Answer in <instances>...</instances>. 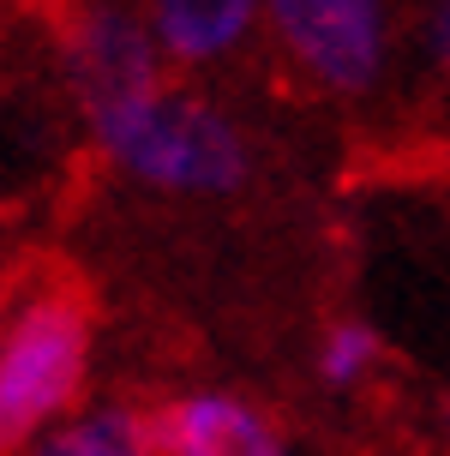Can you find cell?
<instances>
[{"instance_id":"1","label":"cell","mask_w":450,"mask_h":456,"mask_svg":"<svg viewBox=\"0 0 450 456\" xmlns=\"http://www.w3.org/2000/svg\"><path fill=\"white\" fill-rule=\"evenodd\" d=\"M96 138L127 175L175 192H234L247 181V144L217 109L180 91H144L90 114Z\"/></svg>"},{"instance_id":"2","label":"cell","mask_w":450,"mask_h":456,"mask_svg":"<svg viewBox=\"0 0 450 456\" xmlns=\"http://www.w3.org/2000/svg\"><path fill=\"white\" fill-rule=\"evenodd\" d=\"M90 300L78 282H48L0 330V456H19L24 438L61 414L85 385Z\"/></svg>"},{"instance_id":"3","label":"cell","mask_w":450,"mask_h":456,"mask_svg":"<svg viewBox=\"0 0 450 456\" xmlns=\"http://www.w3.org/2000/svg\"><path fill=\"white\" fill-rule=\"evenodd\" d=\"M270 24L324 91H366L384 67L379 0H270Z\"/></svg>"},{"instance_id":"4","label":"cell","mask_w":450,"mask_h":456,"mask_svg":"<svg viewBox=\"0 0 450 456\" xmlns=\"http://www.w3.org/2000/svg\"><path fill=\"white\" fill-rule=\"evenodd\" d=\"M138 456H282V438L234 396H180L133 414Z\"/></svg>"},{"instance_id":"5","label":"cell","mask_w":450,"mask_h":456,"mask_svg":"<svg viewBox=\"0 0 450 456\" xmlns=\"http://www.w3.org/2000/svg\"><path fill=\"white\" fill-rule=\"evenodd\" d=\"M157 30L127 12V6H90L72 24V78L85 91L90 114L109 109V102H127V96H144L162 85L157 67Z\"/></svg>"},{"instance_id":"6","label":"cell","mask_w":450,"mask_h":456,"mask_svg":"<svg viewBox=\"0 0 450 456\" xmlns=\"http://www.w3.org/2000/svg\"><path fill=\"white\" fill-rule=\"evenodd\" d=\"M252 12H258V0H151V30L175 61L199 67L247 37Z\"/></svg>"},{"instance_id":"7","label":"cell","mask_w":450,"mask_h":456,"mask_svg":"<svg viewBox=\"0 0 450 456\" xmlns=\"http://www.w3.org/2000/svg\"><path fill=\"white\" fill-rule=\"evenodd\" d=\"M37 456H138L133 414H85L37 444Z\"/></svg>"},{"instance_id":"8","label":"cell","mask_w":450,"mask_h":456,"mask_svg":"<svg viewBox=\"0 0 450 456\" xmlns=\"http://www.w3.org/2000/svg\"><path fill=\"white\" fill-rule=\"evenodd\" d=\"M372 354H379V337L366 324H337L331 342H324V379L331 385H355L360 372L372 366Z\"/></svg>"},{"instance_id":"9","label":"cell","mask_w":450,"mask_h":456,"mask_svg":"<svg viewBox=\"0 0 450 456\" xmlns=\"http://www.w3.org/2000/svg\"><path fill=\"white\" fill-rule=\"evenodd\" d=\"M427 48H432V61L450 72V0H432L427 6Z\"/></svg>"}]
</instances>
